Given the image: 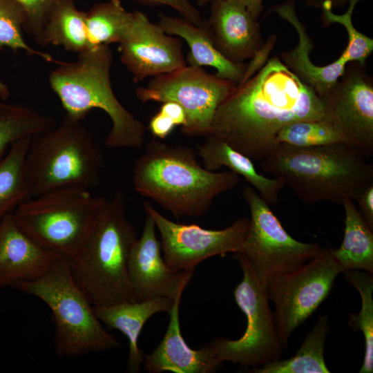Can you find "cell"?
<instances>
[{
  "instance_id": "9a60e30c",
  "label": "cell",
  "mask_w": 373,
  "mask_h": 373,
  "mask_svg": "<svg viewBox=\"0 0 373 373\" xmlns=\"http://www.w3.org/2000/svg\"><path fill=\"white\" fill-rule=\"evenodd\" d=\"M118 44L120 60L135 83L186 65L182 40L164 32L139 10L133 11L131 23Z\"/></svg>"
},
{
  "instance_id": "836d02e7",
  "label": "cell",
  "mask_w": 373,
  "mask_h": 373,
  "mask_svg": "<svg viewBox=\"0 0 373 373\" xmlns=\"http://www.w3.org/2000/svg\"><path fill=\"white\" fill-rule=\"evenodd\" d=\"M24 10L26 23L24 30L35 42L44 46V30L54 9L65 0H14ZM77 1V0H75Z\"/></svg>"
},
{
  "instance_id": "8d00e7d4",
  "label": "cell",
  "mask_w": 373,
  "mask_h": 373,
  "mask_svg": "<svg viewBox=\"0 0 373 373\" xmlns=\"http://www.w3.org/2000/svg\"><path fill=\"white\" fill-rule=\"evenodd\" d=\"M355 201L364 220L373 230V183L364 189Z\"/></svg>"
},
{
  "instance_id": "ab89813d",
  "label": "cell",
  "mask_w": 373,
  "mask_h": 373,
  "mask_svg": "<svg viewBox=\"0 0 373 373\" xmlns=\"http://www.w3.org/2000/svg\"><path fill=\"white\" fill-rule=\"evenodd\" d=\"M10 95V91L6 84L0 79V98L6 100Z\"/></svg>"
},
{
  "instance_id": "277c9868",
  "label": "cell",
  "mask_w": 373,
  "mask_h": 373,
  "mask_svg": "<svg viewBox=\"0 0 373 373\" xmlns=\"http://www.w3.org/2000/svg\"><path fill=\"white\" fill-rule=\"evenodd\" d=\"M111 49L106 45L78 54L75 62H59L48 80L70 118L82 121L93 109L105 112L112 122L105 140L111 149H137L144 142L146 126L119 101L111 85Z\"/></svg>"
},
{
  "instance_id": "2e32d148",
  "label": "cell",
  "mask_w": 373,
  "mask_h": 373,
  "mask_svg": "<svg viewBox=\"0 0 373 373\" xmlns=\"http://www.w3.org/2000/svg\"><path fill=\"white\" fill-rule=\"evenodd\" d=\"M128 274L136 301L158 297L174 300L186 288L193 270L175 271L166 265L155 224L146 213L142 233L130 254Z\"/></svg>"
},
{
  "instance_id": "83f0119b",
  "label": "cell",
  "mask_w": 373,
  "mask_h": 373,
  "mask_svg": "<svg viewBox=\"0 0 373 373\" xmlns=\"http://www.w3.org/2000/svg\"><path fill=\"white\" fill-rule=\"evenodd\" d=\"M55 124L53 118L30 106L0 102V160L15 142L32 137Z\"/></svg>"
},
{
  "instance_id": "44dd1931",
  "label": "cell",
  "mask_w": 373,
  "mask_h": 373,
  "mask_svg": "<svg viewBox=\"0 0 373 373\" xmlns=\"http://www.w3.org/2000/svg\"><path fill=\"white\" fill-rule=\"evenodd\" d=\"M173 303L169 298L158 297L107 305H93L94 313L102 323L119 330L128 338L126 369L129 372H139L144 363L145 354L138 347V338L144 324L157 313L169 312Z\"/></svg>"
},
{
  "instance_id": "d4e9b609",
  "label": "cell",
  "mask_w": 373,
  "mask_h": 373,
  "mask_svg": "<svg viewBox=\"0 0 373 373\" xmlns=\"http://www.w3.org/2000/svg\"><path fill=\"white\" fill-rule=\"evenodd\" d=\"M31 138L13 143L0 160V220L32 198L26 169Z\"/></svg>"
},
{
  "instance_id": "e575fe53",
  "label": "cell",
  "mask_w": 373,
  "mask_h": 373,
  "mask_svg": "<svg viewBox=\"0 0 373 373\" xmlns=\"http://www.w3.org/2000/svg\"><path fill=\"white\" fill-rule=\"evenodd\" d=\"M136 3L147 6H166L176 10L182 17L190 22L202 26L205 20L200 11L189 0H133Z\"/></svg>"
},
{
  "instance_id": "603a6c76",
  "label": "cell",
  "mask_w": 373,
  "mask_h": 373,
  "mask_svg": "<svg viewBox=\"0 0 373 373\" xmlns=\"http://www.w3.org/2000/svg\"><path fill=\"white\" fill-rule=\"evenodd\" d=\"M196 152L206 169L218 171L226 167L242 177L269 204H278L279 192L285 186L283 181L278 178H270L260 174L253 160L224 140L209 135L204 143L198 146Z\"/></svg>"
},
{
  "instance_id": "4316f807",
  "label": "cell",
  "mask_w": 373,
  "mask_h": 373,
  "mask_svg": "<svg viewBox=\"0 0 373 373\" xmlns=\"http://www.w3.org/2000/svg\"><path fill=\"white\" fill-rule=\"evenodd\" d=\"M329 331L328 316L318 318L314 328L307 334L294 356L278 359L260 367L251 369L254 373H329L324 358L327 334Z\"/></svg>"
},
{
  "instance_id": "6da1fadb",
  "label": "cell",
  "mask_w": 373,
  "mask_h": 373,
  "mask_svg": "<svg viewBox=\"0 0 373 373\" xmlns=\"http://www.w3.org/2000/svg\"><path fill=\"white\" fill-rule=\"evenodd\" d=\"M325 118L321 97L278 57L237 84L214 115L211 133L253 161L278 144L277 133L291 123Z\"/></svg>"
},
{
  "instance_id": "7a4b0ae2",
  "label": "cell",
  "mask_w": 373,
  "mask_h": 373,
  "mask_svg": "<svg viewBox=\"0 0 373 373\" xmlns=\"http://www.w3.org/2000/svg\"><path fill=\"white\" fill-rule=\"evenodd\" d=\"M240 182V176L231 171L204 168L193 149L171 146L157 138L146 144L132 171L136 192L176 218L204 216L217 196Z\"/></svg>"
},
{
  "instance_id": "ac0fdd59",
  "label": "cell",
  "mask_w": 373,
  "mask_h": 373,
  "mask_svg": "<svg viewBox=\"0 0 373 373\" xmlns=\"http://www.w3.org/2000/svg\"><path fill=\"white\" fill-rule=\"evenodd\" d=\"M58 256L28 236L12 213L0 220V289L42 276Z\"/></svg>"
},
{
  "instance_id": "b9f144b4",
  "label": "cell",
  "mask_w": 373,
  "mask_h": 373,
  "mask_svg": "<svg viewBox=\"0 0 373 373\" xmlns=\"http://www.w3.org/2000/svg\"><path fill=\"white\" fill-rule=\"evenodd\" d=\"M332 3L333 6H341L343 4H345L346 2H347L349 0H330Z\"/></svg>"
},
{
  "instance_id": "4dcf8cb0",
  "label": "cell",
  "mask_w": 373,
  "mask_h": 373,
  "mask_svg": "<svg viewBox=\"0 0 373 373\" xmlns=\"http://www.w3.org/2000/svg\"><path fill=\"white\" fill-rule=\"evenodd\" d=\"M276 141L300 147L345 143L341 135L325 118L288 124L279 131Z\"/></svg>"
},
{
  "instance_id": "d6a6232c",
  "label": "cell",
  "mask_w": 373,
  "mask_h": 373,
  "mask_svg": "<svg viewBox=\"0 0 373 373\" xmlns=\"http://www.w3.org/2000/svg\"><path fill=\"white\" fill-rule=\"evenodd\" d=\"M359 0H349V7L343 15H336L332 10L330 0H324L322 3L323 21L329 25L338 23L343 26L348 35V44L341 55L347 63L357 61L364 66L365 61L373 50V40L370 37L357 30L352 23V13Z\"/></svg>"
},
{
  "instance_id": "d6986e66",
  "label": "cell",
  "mask_w": 373,
  "mask_h": 373,
  "mask_svg": "<svg viewBox=\"0 0 373 373\" xmlns=\"http://www.w3.org/2000/svg\"><path fill=\"white\" fill-rule=\"evenodd\" d=\"M182 295L176 296L169 311L168 327L160 343L151 354H145L143 364L148 372L211 373L222 364L208 345L193 350L184 340L179 321Z\"/></svg>"
},
{
  "instance_id": "52a82bcc",
  "label": "cell",
  "mask_w": 373,
  "mask_h": 373,
  "mask_svg": "<svg viewBox=\"0 0 373 373\" xmlns=\"http://www.w3.org/2000/svg\"><path fill=\"white\" fill-rule=\"evenodd\" d=\"M12 287L38 298L49 307L59 356L72 358L121 347L96 317L93 305L75 282L66 258L59 256L46 274Z\"/></svg>"
},
{
  "instance_id": "74e56055",
  "label": "cell",
  "mask_w": 373,
  "mask_h": 373,
  "mask_svg": "<svg viewBox=\"0 0 373 373\" xmlns=\"http://www.w3.org/2000/svg\"><path fill=\"white\" fill-rule=\"evenodd\" d=\"M159 111L167 115L174 122L176 126H180L182 128L185 126L186 123L185 111L183 108L176 102H163Z\"/></svg>"
},
{
  "instance_id": "cb8c5ba5",
  "label": "cell",
  "mask_w": 373,
  "mask_h": 373,
  "mask_svg": "<svg viewBox=\"0 0 373 373\" xmlns=\"http://www.w3.org/2000/svg\"><path fill=\"white\" fill-rule=\"evenodd\" d=\"M345 231L338 249H333L337 262L345 269H358L373 274V233L354 200L345 199Z\"/></svg>"
},
{
  "instance_id": "60d3db41",
  "label": "cell",
  "mask_w": 373,
  "mask_h": 373,
  "mask_svg": "<svg viewBox=\"0 0 373 373\" xmlns=\"http://www.w3.org/2000/svg\"><path fill=\"white\" fill-rule=\"evenodd\" d=\"M307 3L314 7H320L324 0H305Z\"/></svg>"
},
{
  "instance_id": "f546056e",
  "label": "cell",
  "mask_w": 373,
  "mask_h": 373,
  "mask_svg": "<svg viewBox=\"0 0 373 373\" xmlns=\"http://www.w3.org/2000/svg\"><path fill=\"white\" fill-rule=\"evenodd\" d=\"M343 274L359 292L361 298V311L350 316V324L361 331L365 339V354L360 373L373 372V277L367 271L345 269Z\"/></svg>"
},
{
  "instance_id": "e0dca14e",
  "label": "cell",
  "mask_w": 373,
  "mask_h": 373,
  "mask_svg": "<svg viewBox=\"0 0 373 373\" xmlns=\"http://www.w3.org/2000/svg\"><path fill=\"white\" fill-rule=\"evenodd\" d=\"M216 48L235 63L254 58L263 48L258 20L230 0H212L205 22Z\"/></svg>"
},
{
  "instance_id": "8992f818",
  "label": "cell",
  "mask_w": 373,
  "mask_h": 373,
  "mask_svg": "<svg viewBox=\"0 0 373 373\" xmlns=\"http://www.w3.org/2000/svg\"><path fill=\"white\" fill-rule=\"evenodd\" d=\"M103 153L81 121L65 115L61 122L31 138L26 169L32 197L64 187L99 186Z\"/></svg>"
},
{
  "instance_id": "5b68a950",
  "label": "cell",
  "mask_w": 373,
  "mask_h": 373,
  "mask_svg": "<svg viewBox=\"0 0 373 373\" xmlns=\"http://www.w3.org/2000/svg\"><path fill=\"white\" fill-rule=\"evenodd\" d=\"M137 238L124 195L117 191L107 199L79 255L68 260L75 282L93 305L136 301L128 262Z\"/></svg>"
},
{
  "instance_id": "d590c367",
  "label": "cell",
  "mask_w": 373,
  "mask_h": 373,
  "mask_svg": "<svg viewBox=\"0 0 373 373\" xmlns=\"http://www.w3.org/2000/svg\"><path fill=\"white\" fill-rule=\"evenodd\" d=\"M176 126L174 122L164 113L158 112L150 119L148 129L151 133L160 140L166 139Z\"/></svg>"
},
{
  "instance_id": "8fae6325",
  "label": "cell",
  "mask_w": 373,
  "mask_h": 373,
  "mask_svg": "<svg viewBox=\"0 0 373 373\" xmlns=\"http://www.w3.org/2000/svg\"><path fill=\"white\" fill-rule=\"evenodd\" d=\"M236 85L202 67L186 65L154 77L146 86L137 88L135 94L142 102L178 103L186 115L181 131L187 136L206 137L211 133L217 108Z\"/></svg>"
},
{
  "instance_id": "f35d334b",
  "label": "cell",
  "mask_w": 373,
  "mask_h": 373,
  "mask_svg": "<svg viewBox=\"0 0 373 373\" xmlns=\"http://www.w3.org/2000/svg\"><path fill=\"white\" fill-rule=\"evenodd\" d=\"M244 7L249 14L258 20L263 9V0H230Z\"/></svg>"
},
{
  "instance_id": "1f68e13d",
  "label": "cell",
  "mask_w": 373,
  "mask_h": 373,
  "mask_svg": "<svg viewBox=\"0 0 373 373\" xmlns=\"http://www.w3.org/2000/svg\"><path fill=\"white\" fill-rule=\"evenodd\" d=\"M26 15L22 7L14 0H0V49L9 48L14 51L23 50L49 62H57L46 52L35 50L24 39L23 31Z\"/></svg>"
},
{
  "instance_id": "7c38bea8",
  "label": "cell",
  "mask_w": 373,
  "mask_h": 373,
  "mask_svg": "<svg viewBox=\"0 0 373 373\" xmlns=\"http://www.w3.org/2000/svg\"><path fill=\"white\" fill-rule=\"evenodd\" d=\"M242 195L250 218L240 253L266 280L296 269L321 252L319 243L302 242L291 237L252 186H245Z\"/></svg>"
},
{
  "instance_id": "9c48e42d",
  "label": "cell",
  "mask_w": 373,
  "mask_h": 373,
  "mask_svg": "<svg viewBox=\"0 0 373 373\" xmlns=\"http://www.w3.org/2000/svg\"><path fill=\"white\" fill-rule=\"evenodd\" d=\"M233 257L243 273L242 280L234 289V299L247 317V327L236 340L218 338L208 345L221 363L230 361L254 369L280 359L284 349L269 307L267 280L242 254L234 253Z\"/></svg>"
},
{
  "instance_id": "5bb4252c",
  "label": "cell",
  "mask_w": 373,
  "mask_h": 373,
  "mask_svg": "<svg viewBox=\"0 0 373 373\" xmlns=\"http://www.w3.org/2000/svg\"><path fill=\"white\" fill-rule=\"evenodd\" d=\"M327 119L345 144L373 155V85L363 70L345 67L343 75L321 97Z\"/></svg>"
},
{
  "instance_id": "7bdbcfd3",
  "label": "cell",
  "mask_w": 373,
  "mask_h": 373,
  "mask_svg": "<svg viewBox=\"0 0 373 373\" xmlns=\"http://www.w3.org/2000/svg\"><path fill=\"white\" fill-rule=\"evenodd\" d=\"M196 1H197V4L201 7V6H204L207 5L208 3H211L212 0H196Z\"/></svg>"
},
{
  "instance_id": "7402d4cb",
  "label": "cell",
  "mask_w": 373,
  "mask_h": 373,
  "mask_svg": "<svg viewBox=\"0 0 373 373\" xmlns=\"http://www.w3.org/2000/svg\"><path fill=\"white\" fill-rule=\"evenodd\" d=\"M157 24L166 34L178 36L187 43L189 52L186 61L189 65L213 67L216 69L218 77L236 84L243 79L247 66L229 60L216 48L205 23L198 26L182 17L160 14Z\"/></svg>"
},
{
  "instance_id": "ffe728a7",
  "label": "cell",
  "mask_w": 373,
  "mask_h": 373,
  "mask_svg": "<svg viewBox=\"0 0 373 373\" xmlns=\"http://www.w3.org/2000/svg\"><path fill=\"white\" fill-rule=\"evenodd\" d=\"M274 10L295 28L298 37L297 46L281 54V61L301 82L312 88L320 97H323L343 75L347 62L339 57L328 65L316 66L309 57L313 48L312 41L305 25L296 15L294 1L280 4Z\"/></svg>"
},
{
  "instance_id": "484cf974",
  "label": "cell",
  "mask_w": 373,
  "mask_h": 373,
  "mask_svg": "<svg viewBox=\"0 0 373 373\" xmlns=\"http://www.w3.org/2000/svg\"><path fill=\"white\" fill-rule=\"evenodd\" d=\"M75 1H63L52 12L44 30V46H61L77 55L93 48L87 32L86 12L79 10Z\"/></svg>"
},
{
  "instance_id": "4fadbf2b",
  "label": "cell",
  "mask_w": 373,
  "mask_h": 373,
  "mask_svg": "<svg viewBox=\"0 0 373 373\" xmlns=\"http://www.w3.org/2000/svg\"><path fill=\"white\" fill-rule=\"evenodd\" d=\"M143 206L159 230L164 260L175 271L194 270L198 264L211 257L240 252L249 227V218L244 217L222 229H207L171 221L148 202Z\"/></svg>"
},
{
  "instance_id": "ba28073f",
  "label": "cell",
  "mask_w": 373,
  "mask_h": 373,
  "mask_svg": "<svg viewBox=\"0 0 373 373\" xmlns=\"http://www.w3.org/2000/svg\"><path fill=\"white\" fill-rule=\"evenodd\" d=\"M107 198L86 189H55L32 197L12 216L41 247L67 260L82 251Z\"/></svg>"
},
{
  "instance_id": "3957f363",
  "label": "cell",
  "mask_w": 373,
  "mask_h": 373,
  "mask_svg": "<svg viewBox=\"0 0 373 373\" xmlns=\"http://www.w3.org/2000/svg\"><path fill=\"white\" fill-rule=\"evenodd\" d=\"M370 156L345 143L309 147L278 144L260 161L305 204L356 200L373 183Z\"/></svg>"
},
{
  "instance_id": "30bf717a",
  "label": "cell",
  "mask_w": 373,
  "mask_h": 373,
  "mask_svg": "<svg viewBox=\"0 0 373 373\" xmlns=\"http://www.w3.org/2000/svg\"><path fill=\"white\" fill-rule=\"evenodd\" d=\"M345 269L331 247L298 268L267 280V294L274 305L275 327L283 349L293 332L305 322L329 294L336 276Z\"/></svg>"
},
{
  "instance_id": "f1b7e54d",
  "label": "cell",
  "mask_w": 373,
  "mask_h": 373,
  "mask_svg": "<svg viewBox=\"0 0 373 373\" xmlns=\"http://www.w3.org/2000/svg\"><path fill=\"white\" fill-rule=\"evenodd\" d=\"M133 17L120 0L95 3L86 12V27L92 47L119 43Z\"/></svg>"
}]
</instances>
